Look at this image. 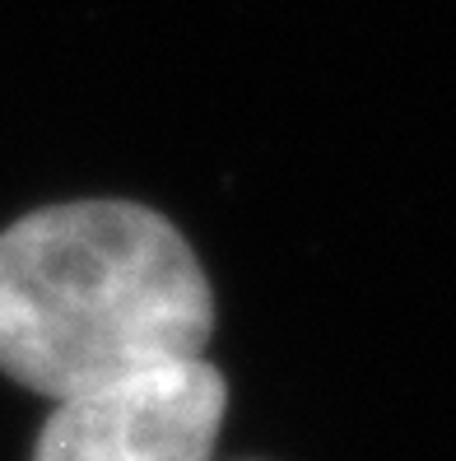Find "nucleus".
Here are the masks:
<instances>
[{
    "label": "nucleus",
    "mask_w": 456,
    "mask_h": 461,
    "mask_svg": "<svg viewBox=\"0 0 456 461\" xmlns=\"http://www.w3.org/2000/svg\"><path fill=\"white\" fill-rule=\"evenodd\" d=\"M214 294L186 242L136 201H70L0 233V373L51 401L205 359Z\"/></svg>",
    "instance_id": "f257e3e1"
},
{
    "label": "nucleus",
    "mask_w": 456,
    "mask_h": 461,
    "mask_svg": "<svg viewBox=\"0 0 456 461\" xmlns=\"http://www.w3.org/2000/svg\"><path fill=\"white\" fill-rule=\"evenodd\" d=\"M228 383L210 359L164 364L57 401L33 461H214Z\"/></svg>",
    "instance_id": "f03ea898"
}]
</instances>
